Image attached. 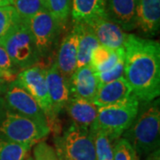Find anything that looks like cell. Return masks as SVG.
I'll return each mask as SVG.
<instances>
[{"mask_svg": "<svg viewBox=\"0 0 160 160\" xmlns=\"http://www.w3.org/2000/svg\"><path fill=\"white\" fill-rule=\"evenodd\" d=\"M124 78L140 102L160 94V45L158 41L128 34L125 45Z\"/></svg>", "mask_w": 160, "mask_h": 160, "instance_id": "obj_1", "label": "cell"}, {"mask_svg": "<svg viewBox=\"0 0 160 160\" xmlns=\"http://www.w3.org/2000/svg\"><path fill=\"white\" fill-rule=\"evenodd\" d=\"M142 103L140 102L136 118L122 134L139 158L159 149L160 144L159 100Z\"/></svg>", "mask_w": 160, "mask_h": 160, "instance_id": "obj_2", "label": "cell"}, {"mask_svg": "<svg viewBox=\"0 0 160 160\" xmlns=\"http://www.w3.org/2000/svg\"><path fill=\"white\" fill-rule=\"evenodd\" d=\"M48 126H43L34 120L8 108L0 101V138L12 142L32 144L41 142L50 133Z\"/></svg>", "mask_w": 160, "mask_h": 160, "instance_id": "obj_3", "label": "cell"}, {"mask_svg": "<svg viewBox=\"0 0 160 160\" xmlns=\"http://www.w3.org/2000/svg\"><path fill=\"white\" fill-rule=\"evenodd\" d=\"M140 107V102L132 96L125 102L98 108L96 119L90 131L104 132L114 143L131 126Z\"/></svg>", "mask_w": 160, "mask_h": 160, "instance_id": "obj_4", "label": "cell"}, {"mask_svg": "<svg viewBox=\"0 0 160 160\" xmlns=\"http://www.w3.org/2000/svg\"><path fill=\"white\" fill-rule=\"evenodd\" d=\"M12 62L20 71L38 65L40 57L25 20L0 39Z\"/></svg>", "mask_w": 160, "mask_h": 160, "instance_id": "obj_5", "label": "cell"}, {"mask_svg": "<svg viewBox=\"0 0 160 160\" xmlns=\"http://www.w3.org/2000/svg\"><path fill=\"white\" fill-rule=\"evenodd\" d=\"M15 79L39 105L46 115L50 132H58L60 127L58 126L57 117L54 115L52 108L46 84V69L40 67L39 65H35L20 71Z\"/></svg>", "mask_w": 160, "mask_h": 160, "instance_id": "obj_6", "label": "cell"}, {"mask_svg": "<svg viewBox=\"0 0 160 160\" xmlns=\"http://www.w3.org/2000/svg\"><path fill=\"white\" fill-rule=\"evenodd\" d=\"M40 59L47 57L56 44L63 25L48 10H43L25 20Z\"/></svg>", "mask_w": 160, "mask_h": 160, "instance_id": "obj_7", "label": "cell"}, {"mask_svg": "<svg viewBox=\"0 0 160 160\" xmlns=\"http://www.w3.org/2000/svg\"><path fill=\"white\" fill-rule=\"evenodd\" d=\"M3 102L8 108L34 120L43 126H48L46 115L34 98L21 86L16 79L7 82Z\"/></svg>", "mask_w": 160, "mask_h": 160, "instance_id": "obj_8", "label": "cell"}, {"mask_svg": "<svg viewBox=\"0 0 160 160\" xmlns=\"http://www.w3.org/2000/svg\"><path fill=\"white\" fill-rule=\"evenodd\" d=\"M63 149L73 160H97L93 137L90 131L72 123L61 137Z\"/></svg>", "mask_w": 160, "mask_h": 160, "instance_id": "obj_9", "label": "cell"}, {"mask_svg": "<svg viewBox=\"0 0 160 160\" xmlns=\"http://www.w3.org/2000/svg\"><path fill=\"white\" fill-rule=\"evenodd\" d=\"M86 24L101 46L113 50L125 48L128 34L108 17L97 18Z\"/></svg>", "mask_w": 160, "mask_h": 160, "instance_id": "obj_10", "label": "cell"}, {"mask_svg": "<svg viewBox=\"0 0 160 160\" xmlns=\"http://www.w3.org/2000/svg\"><path fill=\"white\" fill-rule=\"evenodd\" d=\"M46 78L52 108L57 117L70 98L69 81L60 72L55 62L46 69Z\"/></svg>", "mask_w": 160, "mask_h": 160, "instance_id": "obj_11", "label": "cell"}, {"mask_svg": "<svg viewBox=\"0 0 160 160\" xmlns=\"http://www.w3.org/2000/svg\"><path fill=\"white\" fill-rule=\"evenodd\" d=\"M136 4V0H107V17L124 31H131L137 28Z\"/></svg>", "mask_w": 160, "mask_h": 160, "instance_id": "obj_12", "label": "cell"}, {"mask_svg": "<svg viewBox=\"0 0 160 160\" xmlns=\"http://www.w3.org/2000/svg\"><path fill=\"white\" fill-rule=\"evenodd\" d=\"M134 96L124 77L99 86L92 102L98 108L125 102Z\"/></svg>", "mask_w": 160, "mask_h": 160, "instance_id": "obj_13", "label": "cell"}, {"mask_svg": "<svg viewBox=\"0 0 160 160\" xmlns=\"http://www.w3.org/2000/svg\"><path fill=\"white\" fill-rule=\"evenodd\" d=\"M98 88L96 74L89 65L76 69L69 79L70 96L92 102Z\"/></svg>", "mask_w": 160, "mask_h": 160, "instance_id": "obj_14", "label": "cell"}, {"mask_svg": "<svg viewBox=\"0 0 160 160\" xmlns=\"http://www.w3.org/2000/svg\"><path fill=\"white\" fill-rule=\"evenodd\" d=\"M78 34L75 27L60 44L55 63L60 72L69 80L77 69Z\"/></svg>", "mask_w": 160, "mask_h": 160, "instance_id": "obj_15", "label": "cell"}, {"mask_svg": "<svg viewBox=\"0 0 160 160\" xmlns=\"http://www.w3.org/2000/svg\"><path fill=\"white\" fill-rule=\"evenodd\" d=\"M136 20L142 33L156 36L160 27V0H137Z\"/></svg>", "mask_w": 160, "mask_h": 160, "instance_id": "obj_16", "label": "cell"}, {"mask_svg": "<svg viewBox=\"0 0 160 160\" xmlns=\"http://www.w3.org/2000/svg\"><path fill=\"white\" fill-rule=\"evenodd\" d=\"M65 109L73 124L87 131H90L98 113V107L92 102L74 96H70Z\"/></svg>", "mask_w": 160, "mask_h": 160, "instance_id": "obj_17", "label": "cell"}, {"mask_svg": "<svg viewBox=\"0 0 160 160\" xmlns=\"http://www.w3.org/2000/svg\"><path fill=\"white\" fill-rule=\"evenodd\" d=\"M107 0H71V15L74 22L87 23L94 19L107 17Z\"/></svg>", "mask_w": 160, "mask_h": 160, "instance_id": "obj_18", "label": "cell"}, {"mask_svg": "<svg viewBox=\"0 0 160 160\" xmlns=\"http://www.w3.org/2000/svg\"><path fill=\"white\" fill-rule=\"evenodd\" d=\"M74 27L78 34L77 69L89 65L92 51L100 46L97 38L85 22H75Z\"/></svg>", "mask_w": 160, "mask_h": 160, "instance_id": "obj_19", "label": "cell"}, {"mask_svg": "<svg viewBox=\"0 0 160 160\" xmlns=\"http://www.w3.org/2000/svg\"><path fill=\"white\" fill-rule=\"evenodd\" d=\"M123 59H125V49L113 50L100 45L92 52L89 66L95 73L104 72L112 69Z\"/></svg>", "mask_w": 160, "mask_h": 160, "instance_id": "obj_20", "label": "cell"}, {"mask_svg": "<svg viewBox=\"0 0 160 160\" xmlns=\"http://www.w3.org/2000/svg\"><path fill=\"white\" fill-rule=\"evenodd\" d=\"M32 144L12 142L0 138V160H25Z\"/></svg>", "mask_w": 160, "mask_h": 160, "instance_id": "obj_21", "label": "cell"}, {"mask_svg": "<svg viewBox=\"0 0 160 160\" xmlns=\"http://www.w3.org/2000/svg\"><path fill=\"white\" fill-rule=\"evenodd\" d=\"M22 22V19L13 6H0V39L9 34Z\"/></svg>", "mask_w": 160, "mask_h": 160, "instance_id": "obj_22", "label": "cell"}, {"mask_svg": "<svg viewBox=\"0 0 160 160\" xmlns=\"http://www.w3.org/2000/svg\"><path fill=\"white\" fill-rule=\"evenodd\" d=\"M11 5L22 20H27L43 10H48L44 0H11Z\"/></svg>", "mask_w": 160, "mask_h": 160, "instance_id": "obj_23", "label": "cell"}, {"mask_svg": "<svg viewBox=\"0 0 160 160\" xmlns=\"http://www.w3.org/2000/svg\"><path fill=\"white\" fill-rule=\"evenodd\" d=\"M93 137L97 160H113V142L101 131H90Z\"/></svg>", "mask_w": 160, "mask_h": 160, "instance_id": "obj_24", "label": "cell"}, {"mask_svg": "<svg viewBox=\"0 0 160 160\" xmlns=\"http://www.w3.org/2000/svg\"><path fill=\"white\" fill-rule=\"evenodd\" d=\"M48 11L64 25L71 11V0H48Z\"/></svg>", "mask_w": 160, "mask_h": 160, "instance_id": "obj_25", "label": "cell"}, {"mask_svg": "<svg viewBox=\"0 0 160 160\" xmlns=\"http://www.w3.org/2000/svg\"><path fill=\"white\" fill-rule=\"evenodd\" d=\"M135 150L125 138H118L113 143V160H135Z\"/></svg>", "mask_w": 160, "mask_h": 160, "instance_id": "obj_26", "label": "cell"}, {"mask_svg": "<svg viewBox=\"0 0 160 160\" xmlns=\"http://www.w3.org/2000/svg\"><path fill=\"white\" fill-rule=\"evenodd\" d=\"M124 66H125V59L121 60L119 62L117 63L112 69L104 72L95 73L99 86L118 79L121 77H124Z\"/></svg>", "mask_w": 160, "mask_h": 160, "instance_id": "obj_27", "label": "cell"}, {"mask_svg": "<svg viewBox=\"0 0 160 160\" xmlns=\"http://www.w3.org/2000/svg\"><path fill=\"white\" fill-rule=\"evenodd\" d=\"M34 160H59L55 149L46 142H38L33 149Z\"/></svg>", "mask_w": 160, "mask_h": 160, "instance_id": "obj_28", "label": "cell"}, {"mask_svg": "<svg viewBox=\"0 0 160 160\" xmlns=\"http://www.w3.org/2000/svg\"><path fill=\"white\" fill-rule=\"evenodd\" d=\"M0 69L9 75L12 79H15L16 76L19 73V70L12 62L11 58L1 44H0Z\"/></svg>", "mask_w": 160, "mask_h": 160, "instance_id": "obj_29", "label": "cell"}, {"mask_svg": "<svg viewBox=\"0 0 160 160\" xmlns=\"http://www.w3.org/2000/svg\"><path fill=\"white\" fill-rule=\"evenodd\" d=\"M54 149L58 157L59 160H73L71 158H69L66 151L64 150L62 143L61 141V136L55 135L54 138Z\"/></svg>", "mask_w": 160, "mask_h": 160, "instance_id": "obj_30", "label": "cell"}, {"mask_svg": "<svg viewBox=\"0 0 160 160\" xmlns=\"http://www.w3.org/2000/svg\"><path fill=\"white\" fill-rule=\"evenodd\" d=\"M145 160H160V149H158L146 156Z\"/></svg>", "mask_w": 160, "mask_h": 160, "instance_id": "obj_31", "label": "cell"}, {"mask_svg": "<svg viewBox=\"0 0 160 160\" xmlns=\"http://www.w3.org/2000/svg\"><path fill=\"white\" fill-rule=\"evenodd\" d=\"M0 78H2V79H5L6 82H10V81H12V79L11 77L9 76V75L6 73L5 71H3L2 69H0Z\"/></svg>", "mask_w": 160, "mask_h": 160, "instance_id": "obj_32", "label": "cell"}, {"mask_svg": "<svg viewBox=\"0 0 160 160\" xmlns=\"http://www.w3.org/2000/svg\"><path fill=\"white\" fill-rule=\"evenodd\" d=\"M6 84H7V82H6V80L0 78V95L4 92V91H5Z\"/></svg>", "mask_w": 160, "mask_h": 160, "instance_id": "obj_33", "label": "cell"}, {"mask_svg": "<svg viewBox=\"0 0 160 160\" xmlns=\"http://www.w3.org/2000/svg\"><path fill=\"white\" fill-rule=\"evenodd\" d=\"M11 6V0H0V6Z\"/></svg>", "mask_w": 160, "mask_h": 160, "instance_id": "obj_34", "label": "cell"}, {"mask_svg": "<svg viewBox=\"0 0 160 160\" xmlns=\"http://www.w3.org/2000/svg\"><path fill=\"white\" fill-rule=\"evenodd\" d=\"M25 160H34L33 159V158H31V157H29V158H27Z\"/></svg>", "mask_w": 160, "mask_h": 160, "instance_id": "obj_35", "label": "cell"}, {"mask_svg": "<svg viewBox=\"0 0 160 160\" xmlns=\"http://www.w3.org/2000/svg\"><path fill=\"white\" fill-rule=\"evenodd\" d=\"M45 2H46V4L47 5V7H48V0H44Z\"/></svg>", "mask_w": 160, "mask_h": 160, "instance_id": "obj_36", "label": "cell"}, {"mask_svg": "<svg viewBox=\"0 0 160 160\" xmlns=\"http://www.w3.org/2000/svg\"><path fill=\"white\" fill-rule=\"evenodd\" d=\"M135 160H140V158H139V157H137V158H136V159Z\"/></svg>", "mask_w": 160, "mask_h": 160, "instance_id": "obj_37", "label": "cell"}, {"mask_svg": "<svg viewBox=\"0 0 160 160\" xmlns=\"http://www.w3.org/2000/svg\"><path fill=\"white\" fill-rule=\"evenodd\" d=\"M136 1H137V0H136Z\"/></svg>", "mask_w": 160, "mask_h": 160, "instance_id": "obj_38", "label": "cell"}]
</instances>
